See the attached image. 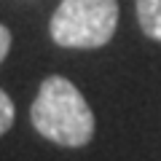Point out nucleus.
<instances>
[{
	"mask_svg": "<svg viewBox=\"0 0 161 161\" xmlns=\"http://www.w3.org/2000/svg\"><path fill=\"white\" fill-rule=\"evenodd\" d=\"M14 118H16V108H14L11 97L0 89V134H6L14 126Z\"/></svg>",
	"mask_w": 161,
	"mask_h": 161,
	"instance_id": "nucleus-4",
	"label": "nucleus"
},
{
	"mask_svg": "<svg viewBox=\"0 0 161 161\" xmlns=\"http://www.w3.org/2000/svg\"><path fill=\"white\" fill-rule=\"evenodd\" d=\"M8 51H11V30L0 24V62L8 57Z\"/></svg>",
	"mask_w": 161,
	"mask_h": 161,
	"instance_id": "nucleus-5",
	"label": "nucleus"
},
{
	"mask_svg": "<svg viewBox=\"0 0 161 161\" xmlns=\"http://www.w3.org/2000/svg\"><path fill=\"white\" fill-rule=\"evenodd\" d=\"M118 27V0H62L48 35L62 48H102Z\"/></svg>",
	"mask_w": 161,
	"mask_h": 161,
	"instance_id": "nucleus-2",
	"label": "nucleus"
},
{
	"mask_svg": "<svg viewBox=\"0 0 161 161\" xmlns=\"http://www.w3.org/2000/svg\"><path fill=\"white\" fill-rule=\"evenodd\" d=\"M134 6H137L140 30L150 40L161 43V0H134Z\"/></svg>",
	"mask_w": 161,
	"mask_h": 161,
	"instance_id": "nucleus-3",
	"label": "nucleus"
},
{
	"mask_svg": "<svg viewBox=\"0 0 161 161\" xmlns=\"http://www.w3.org/2000/svg\"><path fill=\"white\" fill-rule=\"evenodd\" d=\"M30 121L35 132L62 148H83L94 137V113L86 97L64 75H48L38 89Z\"/></svg>",
	"mask_w": 161,
	"mask_h": 161,
	"instance_id": "nucleus-1",
	"label": "nucleus"
}]
</instances>
